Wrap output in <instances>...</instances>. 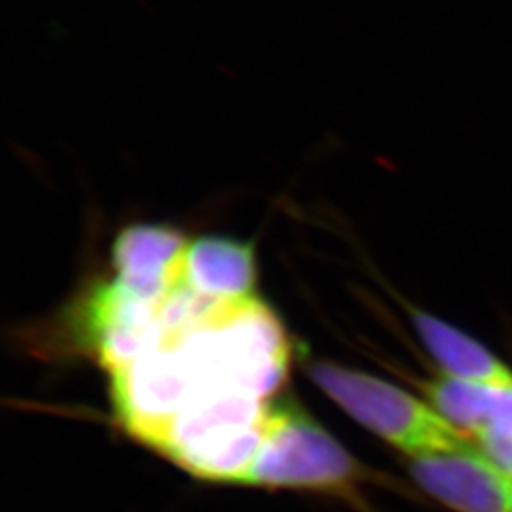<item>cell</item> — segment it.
<instances>
[{
    "mask_svg": "<svg viewBox=\"0 0 512 512\" xmlns=\"http://www.w3.org/2000/svg\"><path fill=\"white\" fill-rule=\"evenodd\" d=\"M308 376L353 420L401 450L406 458L452 452L473 444L427 399L384 378L329 361H311Z\"/></svg>",
    "mask_w": 512,
    "mask_h": 512,
    "instance_id": "1",
    "label": "cell"
},
{
    "mask_svg": "<svg viewBox=\"0 0 512 512\" xmlns=\"http://www.w3.org/2000/svg\"><path fill=\"white\" fill-rule=\"evenodd\" d=\"M365 467L291 401H275L268 435L247 486L342 495L355 501Z\"/></svg>",
    "mask_w": 512,
    "mask_h": 512,
    "instance_id": "2",
    "label": "cell"
},
{
    "mask_svg": "<svg viewBox=\"0 0 512 512\" xmlns=\"http://www.w3.org/2000/svg\"><path fill=\"white\" fill-rule=\"evenodd\" d=\"M423 395L476 450L512 480V385L467 384L440 374Z\"/></svg>",
    "mask_w": 512,
    "mask_h": 512,
    "instance_id": "3",
    "label": "cell"
},
{
    "mask_svg": "<svg viewBox=\"0 0 512 512\" xmlns=\"http://www.w3.org/2000/svg\"><path fill=\"white\" fill-rule=\"evenodd\" d=\"M408 459L425 494L454 512H512V480L475 446Z\"/></svg>",
    "mask_w": 512,
    "mask_h": 512,
    "instance_id": "4",
    "label": "cell"
},
{
    "mask_svg": "<svg viewBox=\"0 0 512 512\" xmlns=\"http://www.w3.org/2000/svg\"><path fill=\"white\" fill-rule=\"evenodd\" d=\"M186 245L183 232L169 224H129L110 249L116 281L145 298L162 296L179 281Z\"/></svg>",
    "mask_w": 512,
    "mask_h": 512,
    "instance_id": "5",
    "label": "cell"
},
{
    "mask_svg": "<svg viewBox=\"0 0 512 512\" xmlns=\"http://www.w3.org/2000/svg\"><path fill=\"white\" fill-rule=\"evenodd\" d=\"M179 281L211 300H247L255 296V247L247 241L205 236L186 245Z\"/></svg>",
    "mask_w": 512,
    "mask_h": 512,
    "instance_id": "6",
    "label": "cell"
},
{
    "mask_svg": "<svg viewBox=\"0 0 512 512\" xmlns=\"http://www.w3.org/2000/svg\"><path fill=\"white\" fill-rule=\"evenodd\" d=\"M408 315L421 344L435 359L444 376L467 384L512 385L511 366L501 361L475 336L416 306H408Z\"/></svg>",
    "mask_w": 512,
    "mask_h": 512,
    "instance_id": "7",
    "label": "cell"
}]
</instances>
